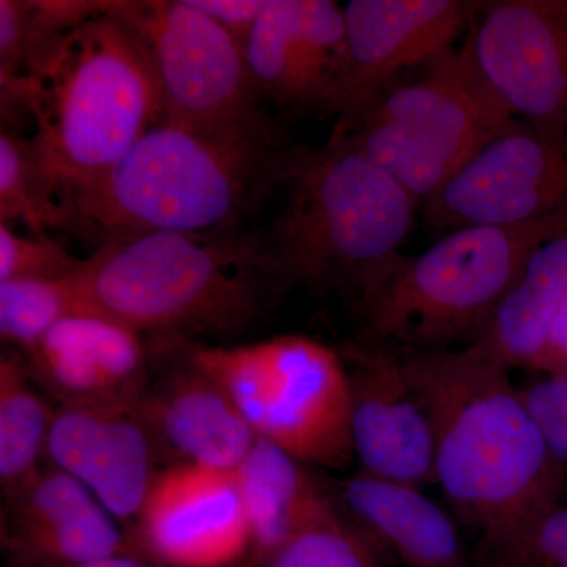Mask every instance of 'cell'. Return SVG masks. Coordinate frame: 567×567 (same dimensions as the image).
<instances>
[{"mask_svg":"<svg viewBox=\"0 0 567 567\" xmlns=\"http://www.w3.org/2000/svg\"><path fill=\"white\" fill-rule=\"evenodd\" d=\"M93 0H0V84H33L74 29L110 11Z\"/></svg>","mask_w":567,"mask_h":567,"instance_id":"cell-23","label":"cell"},{"mask_svg":"<svg viewBox=\"0 0 567 567\" xmlns=\"http://www.w3.org/2000/svg\"><path fill=\"white\" fill-rule=\"evenodd\" d=\"M55 404L41 391L21 352L0 354V484L7 495L47 464Z\"/></svg>","mask_w":567,"mask_h":567,"instance_id":"cell-24","label":"cell"},{"mask_svg":"<svg viewBox=\"0 0 567 567\" xmlns=\"http://www.w3.org/2000/svg\"><path fill=\"white\" fill-rule=\"evenodd\" d=\"M136 391L55 405L47 445L48 464L84 484L123 529L140 516L163 470Z\"/></svg>","mask_w":567,"mask_h":567,"instance_id":"cell-15","label":"cell"},{"mask_svg":"<svg viewBox=\"0 0 567 567\" xmlns=\"http://www.w3.org/2000/svg\"><path fill=\"white\" fill-rule=\"evenodd\" d=\"M465 41L518 122L567 133V0L483 2Z\"/></svg>","mask_w":567,"mask_h":567,"instance_id":"cell-11","label":"cell"},{"mask_svg":"<svg viewBox=\"0 0 567 567\" xmlns=\"http://www.w3.org/2000/svg\"><path fill=\"white\" fill-rule=\"evenodd\" d=\"M401 357L434 432L435 484L486 546L550 505L555 464L509 371L472 347Z\"/></svg>","mask_w":567,"mask_h":567,"instance_id":"cell-2","label":"cell"},{"mask_svg":"<svg viewBox=\"0 0 567 567\" xmlns=\"http://www.w3.org/2000/svg\"><path fill=\"white\" fill-rule=\"evenodd\" d=\"M559 567H567V559H566V561H565V563H563V565H561V566H559Z\"/></svg>","mask_w":567,"mask_h":567,"instance_id":"cell-34","label":"cell"},{"mask_svg":"<svg viewBox=\"0 0 567 567\" xmlns=\"http://www.w3.org/2000/svg\"><path fill=\"white\" fill-rule=\"evenodd\" d=\"M473 0H352L344 6L347 54L330 115L353 122L406 70L454 47L480 13Z\"/></svg>","mask_w":567,"mask_h":567,"instance_id":"cell-14","label":"cell"},{"mask_svg":"<svg viewBox=\"0 0 567 567\" xmlns=\"http://www.w3.org/2000/svg\"><path fill=\"white\" fill-rule=\"evenodd\" d=\"M436 234L468 226L567 223V133L516 122L424 205Z\"/></svg>","mask_w":567,"mask_h":567,"instance_id":"cell-10","label":"cell"},{"mask_svg":"<svg viewBox=\"0 0 567 567\" xmlns=\"http://www.w3.org/2000/svg\"><path fill=\"white\" fill-rule=\"evenodd\" d=\"M498 567H559L567 559V507L544 506L488 544Z\"/></svg>","mask_w":567,"mask_h":567,"instance_id":"cell-28","label":"cell"},{"mask_svg":"<svg viewBox=\"0 0 567 567\" xmlns=\"http://www.w3.org/2000/svg\"><path fill=\"white\" fill-rule=\"evenodd\" d=\"M518 391L543 435L548 456L555 466L567 465V372L548 374Z\"/></svg>","mask_w":567,"mask_h":567,"instance_id":"cell-30","label":"cell"},{"mask_svg":"<svg viewBox=\"0 0 567 567\" xmlns=\"http://www.w3.org/2000/svg\"><path fill=\"white\" fill-rule=\"evenodd\" d=\"M84 315L103 312L89 297L80 271L66 278L0 282V339L3 349L25 352L62 320Z\"/></svg>","mask_w":567,"mask_h":567,"instance_id":"cell-25","label":"cell"},{"mask_svg":"<svg viewBox=\"0 0 567 567\" xmlns=\"http://www.w3.org/2000/svg\"><path fill=\"white\" fill-rule=\"evenodd\" d=\"M125 533L132 555L158 567H248L251 561V529L234 470L163 468Z\"/></svg>","mask_w":567,"mask_h":567,"instance_id":"cell-12","label":"cell"},{"mask_svg":"<svg viewBox=\"0 0 567 567\" xmlns=\"http://www.w3.org/2000/svg\"><path fill=\"white\" fill-rule=\"evenodd\" d=\"M151 361L134 402L163 468L235 470L256 443L251 425L207 371L192 342L147 339Z\"/></svg>","mask_w":567,"mask_h":567,"instance_id":"cell-13","label":"cell"},{"mask_svg":"<svg viewBox=\"0 0 567 567\" xmlns=\"http://www.w3.org/2000/svg\"><path fill=\"white\" fill-rule=\"evenodd\" d=\"M21 223L32 235L66 229L58 193L41 169L32 141L0 134V224Z\"/></svg>","mask_w":567,"mask_h":567,"instance_id":"cell-26","label":"cell"},{"mask_svg":"<svg viewBox=\"0 0 567 567\" xmlns=\"http://www.w3.org/2000/svg\"><path fill=\"white\" fill-rule=\"evenodd\" d=\"M565 230L566 221L468 226L417 256L399 254L357 308L371 342L401 354L473 344L529 256Z\"/></svg>","mask_w":567,"mask_h":567,"instance_id":"cell-6","label":"cell"},{"mask_svg":"<svg viewBox=\"0 0 567 567\" xmlns=\"http://www.w3.org/2000/svg\"><path fill=\"white\" fill-rule=\"evenodd\" d=\"M347 54L344 7L265 0L244 47L257 95L292 115H330Z\"/></svg>","mask_w":567,"mask_h":567,"instance_id":"cell-16","label":"cell"},{"mask_svg":"<svg viewBox=\"0 0 567 567\" xmlns=\"http://www.w3.org/2000/svg\"><path fill=\"white\" fill-rule=\"evenodd\" d=\"M352 391V447L360 473L424 487L435 484L431 420L399 353L374 342L341 350Z\"/></svg>","mask_w":567,"mask_h":567,"instance_id":"cell-17","label":"cell"},{"mask_svg":"<svg viewBox=\"0 0 567 567\" xmlns=\"http://www.w3.org/2000/svg\"><path fill=\"white\" fill-rule=\"evenodd\" d=\"M32 117L33 148L61 205L164 123L147 51L111 9L63 41L33 84Z\"/></svg>","mask_w":567,"mask_h":567,"instance_id":"cell-5","label":"cell"},{"mask_svg":"<svg viewBox=\"0 0 567 567\" xmlns=\"http://www.w3.org/2000/svg\"><path fill=\"white\" fill-rule=\"evenodd\" d=\"M192 353L224 388L259 439L305 465L352 464V391L341 350L301 334Z\"/></svg>","mask_w":567,"mask_h":567,"instance_id":"cell-8","label":"cell"},{"mask_svg":"<svg viewBox=\"0 0 567 567\" xmlns=\"http://www.w3.org/2000/svg\"><path fill=\"white\" fill-rule=\"evenodd\" d=\"M274 196L268 262L287 290L347 295L360 306L401 254L420 203L349 137L295 145Z\"/></svg>","mask_w":567,"mask_h":567,"instance_id":"cell-3","label":"cell"},{"mask_svg":"<svg viewBox=\"0 0 567 567\" xmlns=\"http://www.w3.org/2000/svg\"><path fill=\"white\" fill-rule=\"evenodd\" d=\"M111 13L147 51L162 89L164 122L215 132L271 117L240 47L188 0H117Z\"/></svg>","mask_w":567,"mask_h":567,"instance_id":"cell-9","label":"cell"},{"mask_svg":"<svg viewBox=\"0 0 567 567\" xmlns=\"http://www.w3.org/2000/svg\"><path fill=\"white\" fill-rule=\"evenodd\" d=\"M341 513L406 567H466L456 524L421 487L357 473L339 486Z\"/></svg>","mask_w":567,"mask_h":567,"instance_id":"cell-20","label":"cell"},{"mask_svg":"<svg viewBox=\"0 0 567 567\" xmlns=\"http://www.w3.org/2000/svg\"><path fill=\"white\" fill-rule=\"evenodd\" d=\"M2 543L18 567L132 555L125 529L76 477L50 464L3 495Z\"/></svg>","mask_w":567,"mask_h":567,"instance_id":"cell-18","label":"cell"},{"mask_svg":"<svg viewBox=\"0 0 567 567\" xmlns=\"http://www.w3.org/2000/svg\"><path fill=\"white\" fill-rule=\"evenodd\" d=\"M566 292L567 230L529 256L486 330L466 347L509 372L516 368H535Z\"/></svg>","mask_w":567,"mask_h":567,"instance_id":"cell-21","label":"cell"},{"mask_svg":"<svg viewBox=\"0 0 567 567\" xmlns=\"http://www.w3.org/2000/svg\"><path fill=\"white\" fill-rule=\"evenodd\" d=\"M188 3L221 25L244 52L265 0H188Z\"/></svg>","mask_w":567,"mask_h":567,"instance_id":"cell-31","label":"cell"},{"mask_svg":"<svg viewBox=\"0 0 567 567\" xmlns=\"http://www.w3.org/2000/svg\"><path fill=\"white\" fill-rule=\"evenodd\" d=\"M533 369L547 372V374L567 372V292L559 306L558 315L555 317L546 349L540 353L539 360L536 361Z\"/></svg>","mask_w":567,"mask_h":567,"instance_id":"cell-32","label":"cell"},{"mask_svg":"<svg viewBox=\"0 0 567 567\" xmlns=\"http://www.w3.org/2000/svg\"><path fill=\"white\" fill-rule=\"evenodd\" d=\"M80 278L103 315L145 339L194 342L257 327L286 287L257 233H147L112 238Z\"/></svg>","mask_w":567,"mask_h":567,"instance_id":"cell-4","label":"cell"},{"mask_svg":"<svg viewBox=\"0 0 567 567\" xmlns=\"http://www.w3.org/2000/svg\"><path fill=\"white\" fill-rule=\"evenodd\" d=\"M40 567H158L134 555H115V557L99 559L78 566H40Z\"/></svg>","mask_w":567,"mask_h":567,"instance_id":"cell-33","label":"cell"},{"mask_svg":"<svg viewBox=\"0 0 567 567\" xmlns=\"http://www.w3.org/2000/svg\"><path fill=\"white\" fill-rule=\"evenodd\" d=\"M21 354L55 405L134 393L151 361L144 336L103 315L69 317Z\"/></svg>","mask_w":567,"mask_h":567,"instance_id":"cell-19","label":"cell"},{"mask_svg":"<svg viewBox=\"0 0 567 567\" xmlns=\"http://www.w3.org/2000/svg\"><path fill=\"white\" fill-rule=\"evenodd\" d=\"M254 567H385L382 551L338 506L287 539Z\"/></svg>","mask_w":567,"mask_h":567,"instance_id":"cell-27","label":"cell"},{"mask_svg":"<svg viewBox=\"0 0 567 567\" xmlns=\"http://www.w3.org/2000/svg\"><path fill=\"white\" fill-rule=\"evenodd\" d=\"M82 264L50 235L22 237L0 224V282L66 278L78 274Z\"/></svg>","mask_w":567,"mask_h":567,"instance_id":"cell-29","label":"cell"},{"mask_svg":"<svg viewBox=\"0 0 567 567\" xmlns=\"http://www.w3.org/2000/svg\"><path fill=\"white\" fill-rule=\"evenodd\" d=\"M295 145L274 117L238 128L162 123L63 197L66 229L100 238L237 229L274 196Z\"/></svg>","mask_w":567,"mask_h":567,"instance_id":"cell-1","label":"cell"},{"mask_svg":"<svg viewBox=\"0 0 567 567\" xmlns=\"http://www.w3.org/2000/svg\"><path fill=\"white\" fill-rule=\"evenodd\" d=\"M410 82H395L353 122L333 128L424 207L517 118L477 69L468 43Z\"/></svg>","mask_w":567,"mask_h":567,"instance_id":"cell-7","label":"cell"},{"mask_svg":"<svg viewBox=\"0 0 567 567\" xmlns=\"http://www.w3.org/2000/svg\"><path fill=\"white\" fill-rule=\"evenodd\" d=\"M234 472L251 529L248 567L336 507L308 465L259 436Z\"/></svg>","mask_w":567,"mask_h":567,"instance_id":"cell-22","label":"cell"}]
</instances>
